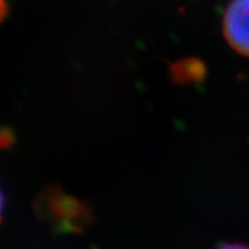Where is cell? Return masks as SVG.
<instances>
[{
	"mask_svg": "<svg viewBox=\"0 0 249 249\" xmlns=\"http://www.w3.org/2000/svg\"><path fill=\"white\" fill-rule=\"evenodd\" d=\"M223 29L227 42L238 53L249 57V0H231L229 3Z\"/></svg>",
	"mask_w": 249,
	"mask_h": 249,
	"instance_id": "6da1fadb",
	"label": "cell"
},
{
	"mask_svg": "<svg viewBox=\"0 0 249 249\" xmlns=\"http://www.w3.org/2000/svg\"><path fill=\"white\" fill-rule=\"evenodd\" d=\"M9 14V3L7 0H0V24L6 19Z\"/></svg>",
	"mask_w": 249,
	"mask_h": 249,
	"instance_id": "7a4b0ae2",
	"label": "cell"
},
{
	"mask_svg": "<svg viewBox=\"0 0 249 249\" xmlns=\"http://www.w3.org/2000/svg\"><path fill=\"white\" fill-rule=\"evenodd\" d=\"M217 249H249V247L242 245V244H226V245L219 247Z\"/></svg>",
	"mask_w": 249,
	"mask_h": 249,
	"instance_id": "3957f363",
	"label": "cell"
},
{
	"mask_svg": "<svg viewBox=\"0 0 249 249\" xmlns=\"http://www.w3.org/2000/svg\"><path fill=\"white\" fill-rule=\"evenodd\" d=\"M3 206H4V196H3L1 190H0V220H1V213H3Z\"/></svg>",
	"mask_w": 249,
	"mask_h": 249,
	"instance_id": "277c9868",
	"label": "cell"
}]
</instances>
